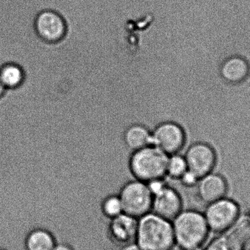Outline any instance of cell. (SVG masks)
<instances>
[{
  "label": "cell",
  "mask_w": 250,
  "mask_h": 250,
  "mask_svg": "<svg viewBox=\"0 0 250 250\" xmlns=\"http://www.w3.org/2000/svg\"><path fill=\"white\" fill-rule=\"evenodd\" d=\"M118 195L123 211L128 215L138 219L151 211L152 195L146 182L137 179L128 181L120 188Z\"/></svg>",
  "instance_id": "obj_4"
},
{
  "label": "cell",
  "mask_w": 250,
  "mask_h": 250,
  "mask_svg": "<svg viewBox=\"0 0 250 250\" xmlns=\"http://www.w3.org/2000/svg\"><path fill=\"white\" fill-rule=\"evenodd\" d=\"M101 210L103 215L109 220L124 213L118 193L109 194L104 197L101 202Z\"/></svg>",
  "instance_id": "obj_17"
},
{
  "label": "cell",
  "mask_w": 250,
  "mask_h": 250,
  "mask_svg": "<svg viewBox=\"0 0 250 250\" xmlns=\"http://www.w3.org/2000/svg\"><path fill=\"white\" fill-rule=\"evenodd\" d=\"M125 145L131 151L151 145V130L145 125L135 123L128 126L123 133Z\"/></svg>",
  "instance_id": "obj_14"
},
{
  "label": "cell",
  "mask_w": 250,
  "mask_h": 250,
  "mask_svg": "<svg viewBox=\"0 0 250 250\" xmlns=\"http://www.w3.org/2000/svg\"><path fill=\"white\" fill-rule=\"evenodd\" d=\"M134 242L143 250H172L175 245L171 221L153 213L138 219Z\"/></svg>",
  "instance_id": "obj_1"
},
{
  "label": "cell",
  "mask_w": 250,
  "mask_h": 250,
  "mask_svg": "<svg viewBox=\"0 0 250 250\" xmlns=\"http://www.w3.org/2000/svg\"><path fill=\"white\" fill-rule=\"evenodd\" d=\"M35 29L41 39L51 43L61 42L67 35L64 19L57 10L41 12L35 19Z\"/></svg>",
  "instance_id": "obj_9"
},
{
  "label": "cell",
  "mask_w": 250,
  "mask_h": 250,
  "mask_svg": "<svg viewBox=\"0 0 250 250\" xmlns=\"http://www.w3.org/2000/svg\"><path fill=\"white\" fill-rule=\"evenodd\" d=\"M188 170L198 178L211 173L216 163V154L211 146L204 142H194L184 154Z\"/></svg>",
  "instance_id": "obj_8"
},
{
  "label": "cell",
  "mask_w": 250,
  "mask_h": 250,
  "mask_svg": "<svg viewBox=\"0 0 250 250\" xmlns=\"http://www.w3.org/2000/svg\"><path fill=\"white\" fill-rule=\"evenodd\" d=\"M245 216H246L247 221H248V224H249L250 227V211L248 214H247V215Z\"/></svg>",
  "instance_id": "obj_24"
},
{
  "label": "cell",
  "mask_w": 250,
  "mask_h": 250,
  "mask_svg": "<svg viewBox=\"0 0 250 250\" xmlns=\"http://www.w3.org/2000/svg\"><path fill=\"white\" fill-rule=\"evenodd\" d=\"M250 240V227L246 216H243L231 229L219 233L204 250H245Z\"/></svg>",
  "instance_id": "obj_7"
},
{
  "label": "cell",
  "mask_w": 250,
  "mask_h": 250,
  "mask_svg": "<svg viewBox=\"0 0 250 250\" xmlns=\"http://www.w3.org/2000/svg\"><path fill=\"white\" fill-rule=\"evenodd\" d=\"M120 250H143L135 242L121 246Z\"/></svg>",
  "instance_id": "obj_21"
},
{
  "label": "cell",
  "mask_w": 250,
  "mask_h": 250,
  "mask_svg": "<svg viewBox=\"0 0 250 250\" xmlns=\"http://www.w3.org/2000/svg\"><path fill=\"white\" fill-rule=\"evenodd\" d=\"M146 184L152 196L163 190L167 185L165 181V179H155V180L147 182Z\"/></svg>",
  "instance_id": "obj_20"
},
{
  "label": "cell",
  "mask_w": 250,
  "mask_h": 250,
  "mask_svg": "<svg viewBox=\"0 0 250 250\" xmlns=\"http://www.w3.org/2000/svg\"><path fill=\"white\" fill-rule=\"evenodd\" d=\"M183 208V201L180 193L170 185L152 196L151 209L154 214L172 221Z\"/></svg>",
  "instance_id": "obj_10"
},
{
  "label": "cell",
  "mask_w": 250,
  "mask_h": 250,
  "mask_svg": "<svg viewBox=\"0 0 250 250\" xmlns=\"http://www.w3.org/2000/svg\"><path fill=\"white\" fill-rule=\"evenodd\" d=\"M138 219L123 213L110 220L107 235L112 243L123 246L133 242L136 234Z\"/></svg>",
  "instance_id": "obj_11"
},
{
  "label": "cell",
  "mask_w": 250,
  "mask_h": 250,
  "mask_svg": "<svg viewBox=\"0 0 250 250\" xmlns=\"http://www.w3.org/2000/svg\"><path fill=\"white\" fill-rule=\"evenodd\" d=\"M188 170L185 157L179 153L168 156L166 173L170 179H179Z\"/></svg>",
  "instance_id": "obj_18"
},
{
  "label": "cell",
  "mask_w": 250,
  "mask_h": 250,
  "mask_svg": "<svg viewBox=\"0 0 250 250\" xmlns=\"http://www.w3.org/2000/svg\"><path fill=\"white\" fill-rule=\"evenodd\" d=\"M209 231L223 233L231 229L241 217L240 207L230 198H220L207 204L204 213Z\"/></svg>",
  "instance_id": "obj_5"
},
{
  "label": "cell",
  "mask_w": 250,
  "mask_h": 250,
  "mask_svg": "<svg viewBox=\"0 0 250 250\" xmlns=\"http://www.w3.org/2000/svg\"><path fill=\"white\" fill-rule=\"evenodd\" d=\"M5 89L6 88L4 87V85L1 83V81H0V96L4 93Z\"/></svg>",
  "instance_id": "obj_23"
},
{
  "label": "cell",
  "mask_w": 250,
  "mask_h": 250,
  "mask_svg": "<svg viewBox=\"0 0 250 250\" xmlns=\"http://www.w3.org/2000/svg\"><path fill=\"white\" fill-rule=\"evenodd\" d=\"M168 156L152 145L132 151L129 167L134 179L146 183L165 179Z\"/></svg>",
  "instance_id": "obj_3"
},
{
  "label": "cell",
  "mask_w": 250,
  "mask_h": 250,
  "mask_svg": "<svg viewBox=\"0 0 250 250\" xmlns=\"http://www.w3.org/2000/svg\"><path fill=\"white\" fill-rule=\"evenodd\" d=\"M52 250H75L71 245L67 243L56 244Z\"/></svg>",
  "instance_id": "obj_22"
},
{
  "label": "cell",
  "mask_w": 250,
  "mask_h": 250,
  "mask_svg": "<svg viewBox=\"0 0 250 250\" xmlns=\"http://www.w3.org/2000/svg\"><path fill=\"white\" fill-rule=\"evenodd\" d=\"M196 186L198 198L207 205L226 197L228 191L226 179L221 175L211 172L200 178Z\"/></svg>",
  "instance_id": "obj_12"
},
{
  "label": "cell",
  "mask_w": 250,
  "mask_h": 250,
  "mask_svg": "<svg viewBox=\"0 0 250 250\" xmlns=\"http://www.w3.org/2000/svg\"><path fill=\"white\" fill-rule=\"evenodd\" d=\"M199 179V178L196 175L194 174L192 172L187 170L179 178V180L182 182V185L184 186L187 187V188H192V187L196 186Z\"/></svg>",
  "instance_id": "obj_19"
},
{
  "label": "cell",
  "mask_w": 250,
  "mask_h": 250,
  "mask_svg": "<svg viewBox=\"0 0 250 250\" xmlns=\"http://www.w3.org/2000/svg\"><path fill=\"white\" fill-rule=\"evenodd\" d=\"M175 245L180 250H198L208 237L204 214L195 209L182 210L171 221Z\"/></svg>",
  "instance_id": "obj_2"
},
{
  "label": "cell",
  "mask_w": 250,
  "mask_h": 250,
  "mask_svg": "<svg viewBox=\"0 0 250 250\" xmlns=\"http://www.w3.org/2000/svg\"><path fill=\"white\" fill-rule=\"evenodd\" d=\"M187 141L185 129L175 122H163L151 130V145L167 155L180 153Z\"/></svg>",
  "instance_id": "obj_6"
},
{
  "label": "cell",
  "mask_w": 250,
  "mask_h": 250,
  "mask_svg": "<svg viewBox=\"0 0 250 250\" xmlns=\"http://www.w3.org/2000/svg\"><path fill=\"white\" fill-rule=\"evenodd\" d=\"M56 240L51 232L44 229H37L26 238V250H52Z\"/></svg>",
  "instance_id": "obj_15"
},
{
  "label": "cell",
  "mask_w": 250,
  "mask_h": 250,
  "mask_svg": "<svg viewBox=\"0 0 250 250\" xmlns=\"http://www.w3.org/2000/svg\"><path fill=\"white\" fill-rule=\"evenodd\" d=\"M245 250H250V248H249V249H246Z\"/></svg>",
  "instance_id": "obj_25"
},
{
  "label": "cell",
  "mask_w": 250,
  "mask_h": 250,
  "mask_svg": "<svg viewBox=\"0 0 250 250\" xmlns=\"http://www.w3.org/2000/svg\"><path fill=\"white\" fill-rule=\"evenodd\" d=\"M220 73L228 83L238 84L246 80L249 76V63L241 56H230L222 63Z\"/></svg>",
  "instance_id": "obj_13"
},
{
  "label": "cell",
  "mask_w": 250,
  "mask_h": 250,
  "mask_svg": "<svg viewBox=\"0 0 250 250\" xmlns=\"http://www.w3.org/2000/svg\"><path fill=\"white\" fill-rule=\"evenodd\" d=\"M23 72L16 64H6L0 68V81L6 89L16 88L23 80Z\"/></svg>",
  "instance_id": "obj_16"
}]
</instances>
